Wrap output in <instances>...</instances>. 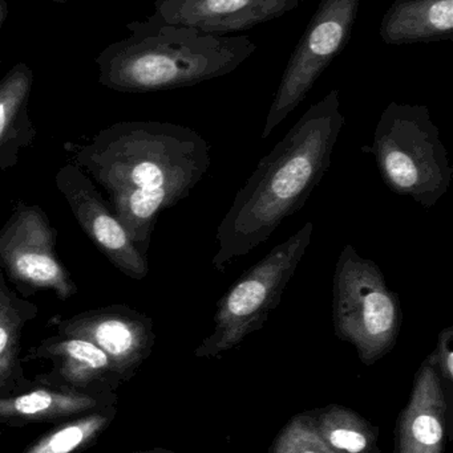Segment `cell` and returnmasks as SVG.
<instances>
[{
    "label": "cell",
    "instance_id": "cell-1",
    "mask_svg": "<svg viewBox=\"0 0 453 453\" xmlns=\"http://www.w3.org/2000/svg\"><path fill=\"white\" fill-rule=\"evenodd\" d=\"M66 148L111 196L112 211L145 253L157 218L191 196L212 162L199 133L170 122H116L90 143Z\"/></svg>",
    "mask_w": 453,
    "mask_h": 453
},
{
    "label": "cell",
    "instance_id": "cell-2",
    "mask_svg": "<svg viewBox=\"0 0 453 453\" xmlns=\"http://www.w3.org/2000/svg\"><path fill=\"white\" fill-rule=\"evenodd\" d=\"M346 119L340 90L311 105L261 159L217 228L215 271L225 272L270 239L287 217L305 206L332 165Z\"/></svg>",
    "mask_w": 453,
    "mask_h": 453
},
{
    "label": "cell",
    "instance_id": "cell-3",
    "mask_svg": "<svg viewBox=\"0 0 453 453\" xmlns=\"http://www.w3.org/2000/svg\"><path fill=\"white\" fill-rule=\"evenodd\" d=\"M96 58L98 84L121 93L194 87L233 73L257 50L249 36H217L149 16Z\"/></svg>",
    "mask_w": 453,
    "mask_h": 453
},
{
    "label": "cell",
    "instance_id": "cell-4",
    "mask_svg": "<svg viewBox=\"0 0 453 453\" xmlns=\"http://www.w3.org/2000/svg\"><path fill=\"white\" fill-rule=\"evenodd\" d=\"M369 151L386 186L425 209L435 207L451 188L449 151L427 106L388 104Z\"/></svg>",
    "mask_w": 453,
    "mask_h": 453
},
{
    "label": "cell",
    "instance_id": "cell-5",
    "mask_svg": "<svg viewBox=\"0 0 453 453\" xmlns=\"http://www.w3.org/2000/svg\"><path fill=\"white\" fill-rule=\"evenodd\" d=\"M332 324L343 342L355 348L364 366H372L395 348L403 325L401 298L371 258L345 245L332 279Z\"/></svg>",
    "mask_w": 453,
    "mask_h": 453
},
{
    "label": "cell",
    "instance_id": "cell-6",
    "mask_svg": "<svg viewBox=\"0 0 453 453\" xmlns=\"http://www.w3.org/2000/svg\"><path fill=\"white\" fill-rule=\"evenodd\" d=\"M308 222L250 266L218 300L215 329L194 350L197 358H221L265 326L313 242Z\"/></svg>",
    "mask_w": 453,
    "mask_h": 453
},
{
    "label": "cell",
    "instance_id": "cell-7",
    "mask_svg": "<svg viewBox=\"0 0 453 453\" xmlns=\"http://www.w3.org/2000/svg\"><path fill=\"white\" fill-rule=\"evenodd\" d=\"M361 0H322L293 50L266 117L262 140L308 97L321 74L348 45Z\"/></svg>",
    "mask_w": 453,
    "mask_h": 453
},
{
    "label": "cell",
    "instance_id": "cell-8",
    "mask_svg": "<svg viewBox=\"0 0 453 453\" xmlns=\"http://www.w3.org/2000/svg\"><path fill=\"white\" fill-rule=\"evenodd\" d=\"M58 231L36 204L20 202L0 228V268L26 292L52 290L60 300L77 293L66 266L56 255Z\"/></svg>",
    "mask_w": 453,
    "mask_h": 453
},
{
    "label": "cell",
    "instance_id": "cell-9",
    "mask_svg": "<svg viewBox=\"0 0 453 453\" xmlns=\"http://www.w3.org/2000/svg\"><path fill=\"white\" fill-rule=\"evenodd\" d=\"M58 334L90 341L113 362L122 380H130L156 342L153 319L127 305L90 309L69 319L55 317Z\"/></svg>",
    "mask_w": 453,
    "mask_h": 453
},
{
    "label": "cell",
    "instance_id": "cell-10",
    "mask_svg": "<svg viewBox=\"0 0 453 453\" xmlns=\"http://www.w3.org/2000/svg\"><path fill=\"white\" fill-rule=\"evenodd\" d=\"M55 185L82 231L114 268L130 279H145L149 272L146 253L132 242L90 175L74 164H66L59 169Z\"/></svg>",
    "mask_w": 453,
    "mask_h": 453
},
{
    "label": "cell",
    "instance_id": "cell-11",
    "mask_svg": "<svg viewBox=\"0 0 453 453\" xmlns=\"http://www.w3.org/2000/svg\"><path fill=\"white\" fill-rule=\"evenodd\" d=\"M305 0H156L152 18L229 36L277 20Z\"/></svg>",
    "mask_w": 453,
    "mask_h": 453
},
{
    "label": "cell",
    "instance_id": "cell-12",
    "mask_svg": "<svg viewBox=\"0 0 453 453\" xmlns=\"http://www.w3.org/2000/svg\"><path fill=\"white\" fill-rule=\"evenodd\" d=\"M449 414L446 388L428 356L415 374L409 403L399 415L395 453H446Z\"/></svg>",
    "mask_w": 453,
    "mask_h": 453
},
{
    "label": "cell",
    "instance_id": "cell-13",
    "mask_svg": "<svg viewBox=\"0 0 453 453\" xmlns=\"http://www.w3.org/2000/svg\"><path fill=\"white\" fill-rule=\"evenodd\" d=\"M48 359L52 372L39 375L36 382L63 386L88 393H112L121 382L113 362L92 342L71 335H52L29 349L24 361Z\"/></svg>",
    "mask_w": 453,
    "mask_h": 453
},
{
    "label": "cell",
    "instance_id": "cell-14",
    "mask_svg": "<svg viewBox=\"0 0 453 453\" xmlns=\"http://www.w3.org/2000/svg\"><path fill=\"white\" fill-rule=\"evenodd\" d=\"M18 395L0 398V425L26 426L98 411L116 401L112 393H88L63 386L36 382Z\"/></svg>",
    "mask_w": 453,
    "mask_h": 453
},
{
    "label": "cell",
    "instance_id": "cell-15",
    "mask_svg": "<svg viewBox=\"0 0 453 453\" xmlns=\"http://www.w3.org/2000/svg\"><path fill=\"white\" fill-rule=\"evenodd\" d=\"M34 80V71L26 63L15 64L0 80V170L16 166L20 151L36 138L28 114Z\"/></svg>",
    "mask_w": 453,
    "mask_h": 453
},
{
    "label": "cell",
    "instance_id": "cell-16",
    "mask_svg": "<svg viewBox=\"0 0 453 453\" xmlns=\"http://www.w3.org/2000/svg\"><path fill=\"white\" fill-rule=\"evenodd\" d=\"M379 36L388 45L453 39V0H395L383 15Z\"/></svg>",
    "mask_w": 453,
    "mask_h": 453
},
{
    "label": "cell",
    "instance_id": "cell-17",
    "mask_svg": "<svg viewBox=\"0 0 453 453\" xmlns=\"http://www.w3.org/2000/svg\"><path fill=\"white\" fill-rule=\"evenodd\" d=\"M37 313L36 303L8 287L0 268V398L18 395L34 386L24 378L19 356L24 330Z\"/></svg>",
    "mask_w": 453,
    "mask_h": 453
},
{
    "label": "cell",
    "instance_id": "cell-18",
    "mask_svg": "<svg viewBox=\"0 0 453 453\" xmlns=\"http://www.w3.org/2000/svg\"><path fill=\"white\" fill-rule=\"evenodd\" d=\"M308 414L316 435L335 453H382L379 428L354 410L329 404Z\"/></svg>",
    "mask_w": 453,
    "mask_h": 453
},
{
    "label": "cell",
    "instance_id": "cell-19",
    "mask_svg": "<svg viewBox=\"0 0 453 453\" xmlns=\"http://www.w3.org/2000/svg\"><path fill=\"white\" fill-rule=\"evenodd\" d=\"M116 410L109 406L64 423L42 436L21 453H74L92 443L113 420Z\"/></svg>",
    "mask_w": 453,
    "mask_h": 453
},
{
    "label": "cell",
    "instance_id": "cell-20",
    "mask_svg": "<svg viewBox=\"0 0 453 453\" xmlns=\"http://www.w3.org/2000/svg\"><path fill=\"white\" fill-rule=\"evenodd\" d=\"M269 453H335L316 435L308 411L286 423L271 443Z\"/></svg>",
    "mask_w": 453,
    "mask_h": 453
},
{
    "label": "cell",
    "instance_id": "cell-21",
    "mask_svg": "<svg viewBox=\"0 0 453 453\" xmlns=\"http://www.w3.org/2000/svg\"><path fill=\"white\" fill-rule=\"evenodd\" d=\"M453 326H447L439 333L435 350L430 354L433 365L443 380L449 403L452 402L453 386Z\"/></svg>",
    "mask_w": 453,
    "mask_h": 453
},
{
    "label": "cell",
    "instance_id": "cell-22",
    "mask_svg": "<svg viewBox=\"0 0 453 453\" xmlns=\"http://www.w3.org/2000/svg\"><path fill=\"white\" fill-rule=\"evenodd\" d=\"M8 16V4L5 0H0V28H2L3 24L5 23V19Z\"/></svg>",
    "mask_w": 453,
    "mask_h": 453
},
{
    "label": "cell",
    "instance_id": "cell-23",
    "mask_svg": "<svg viewBox=\"0 0 453 453\" xmlns=\"http://www.w3.org/2000/svg\"><path fill=\"white\" fill-rule=\"evenodd\" d=\"M132 453H175V452L168 451V449H152V451L132 452Z\"/></svg>",
    "mask_w": 453,
    "mask_h": 453
},
{
    "label": "cell",
    "instance_id": "cell-24",
    "mask_svg": "<svg viewBox=\"0 0 453 453\" xmlns=\"http://www.w3.org/2000/svg\"><path fill=\"white\" fill-rule=\"evenodd\" d=\"M47 2L66 3V0H47Z\"/></svg>",
    "mask_w": 453,
    "mask_h": 453
},
{
    "label": "cell",
    "instance_id": "cell-25",
    "mask_svg": "<svg viewBox=\"0 0 453 453\" xmlns=\"http://www.w3.org/2000/svg\"><path fill=\"white\" fill-rule=\"evenodd\" d=\"M0 74H2V60H0Z\"/></svg>",
    "mask_w": 453,
    "mask_h": 453
}]
</instances>
